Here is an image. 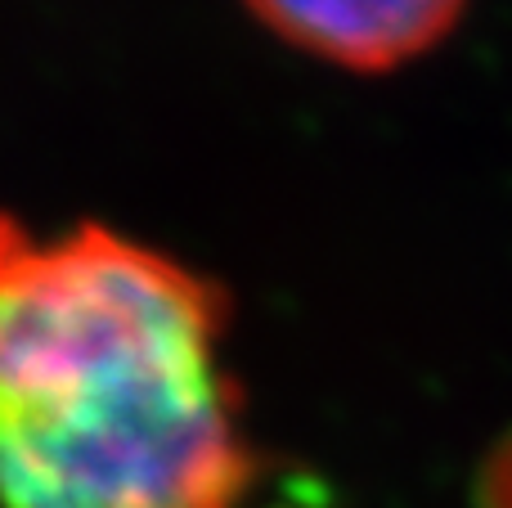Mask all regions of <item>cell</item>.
Listing matches in <instances>:
<instances>
[{
    "mask_svg": "<svg viewBox=\"0 0 512 508\" xmlns=\"http://www.w3.org/2000/svg\"><path fill=\"white\" fill-rule=\"evenodd\" d=\"M477 508H512V437L481 468Z\"/></svg>",
    "mask_w": 512,
    "mask_h": 508,
    "instance_id": "3957f363",
    "label": "cell"
},
{
    "mask_svg": "<svg viewBox=\"0 0 512 508\" xmlns=\"http://www.w3.org/2000/svg\"><path fill=\"white\" fill-rule=\"evenodd\" d=\"M274 36L310 59L387 72L427 54L468 0H243Z\"/></svg>",
    "mask_w": 512,
    "mask_h": 508,
    "instance_id": "7a4b0ae2",
    "label": "cell"
},
{
    "mask_svg": "<svg viewBox=\"0 0 512 508\" xmlns=\"http://www.w3.org/2000/svg\"><path fill=\"white\" fill-rule=\"evenodd\" d=\"M230 297L158 248L0 216V508H239Z\"/></svg>",
    "mask_w": 512,
    "mask_h": 508,
    "instance_id": "6da1fadb",
    "label": "cell"
}]
</instances>
